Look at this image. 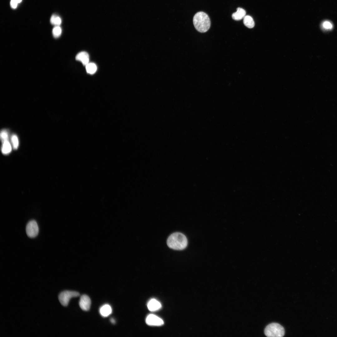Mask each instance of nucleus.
Instances as JSON below:
<instances>
[{
  "label": "nucleus",
  "mask_w": 337,
  "mask_h": 337,
  "mask_svg": "<svg viewBox=\"0 0 337 337\" xmlns=\"http://www.w3.org/2000/svg\"><path fill=\"white\" fill-rule=\"evenodd\" d=\"M167 243L168 246L172 249L182 250L187 247L188 241L186 237L183 234L176 232L172 233L168 237Z\"/></svg>",
  "instance_id": "1"
},
{
  "label": "nucleus",
  "mask_w": 337,
  "mask_h": 337,
  "mask_svg": "<svg viewBox=\"0 0 337 337\" xmlns=\"http://www.w3.org/2000/svg\"><path fill=\"white\" fill-rule=\"evenodd\" d=\"M193 22L195 29L200 32H205L209 29L211 22L208 15L205 12H200L194 16Z\"/></svg>",
  "instance_id": "2"
},
{
  "label": "nucleus",
  "mask_w": 337,
  "mask_h": 337,
  "mask_svg": "<svg viewBox=\"0 0 337 337\" xmlns=\"http://www.w3.org/2000/svg\"><path fill=\"white\" fill-rule=\"evenodd\" d=\"M265 335L269 337H281L285 334L283 326L279 324L273 323L267 325L264 330Z\"/></svg>",
  "instance_id": "3"
},
{
  "label": "nucleus",
  "mask_w": 337,
  "mask_h": 337,
  "mask_svg": "<svg viewBox=\"0 0 337 337\" xmlns=\"http://www.w3.org/2000/svg\"><path fill=\"white\" fill-rule=\"evenodd\" d=\"M79 293L76 291L66 290L61 292L58 296L59 300L62 305L67 306L70 299L80 296Z\"/></svg>",
  "instance_id": "4"
},
{
  "label": "nucleus",
  "mask_w": 337,
  "mask_h": 337,
  "mask_svg": "<svg viewBox=\"0 0 337 337\" xmlns=\"http://www.w3.org/2000/svg\"><path fill=\"white\" fill-rule=\"evenodd\" d=\"M26 232L27 236L30 238H34L37 235L39 227L36 221L31 220L28 222L26 227Z\"/></svg>",
  "instance_id": "5"
},
{
  "label": "nucleus",
  "mask_w": 337,
  "mask_h": 337,
  "mask_svg": "<svg viewBox=\"0 0 337 337\" xmlns=\"http://www.w3.org/2000/svg\"><path fill=\"white\" fill-rule=\"evenodd\" d=\"M91 301L90 298L86 295H83L80 297L79 305L81 309L85 311L89 310Z\"/></svg>",
  "instance_id": "6"
},
{
  "label": "nucleus",
  "mask_w": 337,
  "mask_h": 337,
  "mask_svg": "<svg viewBox=\"0 0 337 337\" xmlns=\"http://www.w3.org/2000/svg\"><path fill=\"white\" fill-rule=\"evenodd\" d=\"M146 322L148 325L152 326H160L164 324L161 319L153 314L149 315L146 318Z\"/></svg>",
  "instance_id": "7"
},
{
  "label": "nucleus",
  "mask_w": 337,
  "mask_h": 337,
  "mask_svg": "<svg viewBox=\"0 0 337 337\" xmlns=\"http://www.w3.org/2000/svg\"><path fill=\"white\" fill-rule=\"evenodd\" d=\"M76 60L80 61L84 66H86L89 63V57L88 53L85 51H82L78 53L76 56Z\"/></svg>",
  "instance_id": "8"
},
{
  "label": "nucleus",
  "mask_w": 337,
  "mask_h": 337,
  "mask_svg": "<svg viewBox=\"0 0 337 337\" xmlns=\"http://www.w3.org/2000/svg\"><path fill=\"white\" fill-rule=\"evenodd\" d=\"M147 307L150 311H154L160 309L161 307V305L159 301L155 299H153L149 301Z\"/></svg>",
  "instance_id": "9"
},
{
  "label": "nucleus",
  "mask_w": 337,
  "mask_h": 337,
  "mask_svg": "<svg viewBox=\"0 0 337 337\" xmlns=\"http://www.w3.org/2000/svg\"><path fill=\"white\" fill-rule=\"evenodd\" d=\"M246 14V12L244 9L238 7L237 9V11L232 14V17L235 20L238 21L243 18Z\"/></svg>",
  "instance_id": "10"
},
{
  "label": "nucleus",
  "mask_w": 337,
  "mask_h": 337,
  "mask_svg": "<svg viewBox=\"0 0 337 337\" xmlns=\"http://www.w3.org/2000/svg\"><path fill=\"white\" fill-rule=\"evenodd\" d=\"M100 315L103 317L109 316L112 312V309L110 306L108 304H105L101 306L99 310Z\"/></svg>",
  "instance_id": "11"
},
{
  "label": "nucleus",
  "mask_w": 337,
  "mask_h": 337,
  "mask_svg": "<svg viewBox=\"0 0 337 337\" xmlns=\"http://www.w3.org/2000/svg\"><path fill=\"white\" fill-rule=\"evenodd\" d=\"M2 142L1 149L2 153L5 154H9L12 150V147L9 142L6 140Z\"/></svg>",
  "instance_id": "12"
},
{
  "label": "nucleus",
  "mask_w": 337,
  "mask_h": 337,
  "mask_svg": "<svg viewBox=\"0 0 337 337\" xmlns=\"http://www.w3.org/2000/svg\"><path fill=\"white\" fill-rule=\"evenodd\" d=\"M243 23L247 27L251 28L255 25L254 22L252 18L249 15H246L243 18Z\"/></svg>",
  "instance_id": "13"
},
{
  "label": "nucleus",
  "mask_w": 337,
  "mask_h": 337,
  "mask_svg": "<svg viewBox=\"0 0 337 337\" xmlns=\"http://www.w3.org/2000/svg\"><path fill=\"white\" fill-rule=\"evenodd\" d=\"M97 69L96 66L93 63H89L86 66V71L90 74H92L95 73Z\"/></svg>",
  "instance_id": "14"
},
{
  "label": "nucleus",
  "mask_w": 337,
  "mask_h": 337,
  "mask_svg": "<svg viewBox=\"0 0 337 337\" xmlns=\"http://www.w3.org/2000/svg\"><path fill=\"white\" fill-rule=\"evenodd\" d=\"M50 22L52 24L55 26H59L61 23V20L59 17L53 15L51 18Z\"/></svg>",
  "instance_id": "15"
},
{
  "label": "nucleus",
  "mask_w": 337,
  "mask_h": 337,
  "mask_svg": "<svg viewBox=\"0 0 337 337\" xmlns=\"http://www.w3.org/2000/svg\"><path fill=\"white\" fill-rule=\"evenodd\" d=\"M61 29L59 26H56L53 29L52 34L55 38L59 37L61 33Z\"/></svg>",
  "instance_id": "16"
},
{
  "label": "nucleus",
  "mask_w": 337,
  "mask_h": 337,
  "mask_svg": "<svg viewBox=\"0 0 337 337\" xmlns=\"http://www.w3.org/2000/svg\"><path fill=\"white\" fill-rule=\"evenodd\" d=\"M11 139L13 148L14 149H17L19 145L18 139L17 136L15 134L12 135Z\"/></svg>",
  "instance_id": "17"
},
{
  "label": "nucleus",
  "mask_w": 337,
  "mask_h": 337,
  "mask_svg": "<svg viewBox=\"0 0 337 337\" xmlns=\"http://www.w3.org/2000/svg\"><path fill=\"white\" fill-rule=\"evenodd\" d=\"M0 137L2 142L8 140V134L6 130H2L1 132Z\"/></svg>",
  "instance_id": "18"
},
{
  "label": "nucleus",
  "mask_w": 337,
  "mask_h": 337,
  "mask_svg": "<svg viewBox=\"0 0 337 337\" xmlns=\"http://www.w3.org/2000/svg\"><path fill=\"white\" fill-rule=\"evenodd\" d=\"M322 26L324 28L327 29H330L332 28V25L330 22L325 21L322 23Z\"/></svg>",
  "instance_id": "19"
},
{
  "label": "nucleus",
  "mask_w": 337,
  "mask_h": 337,
  "mask_svg": "<svg viewBox=\"0 0 337 337\" xmlns=\"http://www.w3.org/2000/svg\"><path fill=\"white\" fill-rule=\"evenodd\" d=\"M18 3L15 0H11L10 2V5L13 8H15L17 7Z\"/></svg>",
  "instance_id": "20"
},
{
  "label": "nucleus",
  "mask_w": 337,
  "mask_h": 337,
  "mask_svg": "<svg viewBox=\"0 0 337 337\" xmlns=\"http://www.w3.org/2000/svg\"><path fill=\"white\" fill-rule=\"evenodd\" d=\"M110 320L111 322L113 324H115L116 323L115 320L114 319L111 318L110 319Z\"/></svg>",
  "instance_id": "21"
},
{
  "label": "nucleus",
  "mask_w": 337,
  "mask_h": 337,
  "mask_svg": "<svg viewBox=\"0 0 337 337\" xmlns=\"http://www.w3.org/2000/svg\"><path fill=\"white\" fill-rule=\"evenodd\" d=\"M17 3H20L22 1V0H15Z\"/></svg>",
  "instance_id": "22"
}]
</instances>
